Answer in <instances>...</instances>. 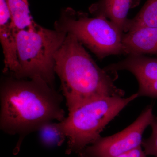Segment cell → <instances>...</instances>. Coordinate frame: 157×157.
<instances>
[{"label": "cell", "instance_id": "6da1fadb", "mask_svg": "<svg viewBox=\"0 0 157 157\" xmlns=\"http://www.w3.org/2000/svg\"><path fill=\"white\" fill-rule=\"evenodd\" d=\"M0 100V129L19 137L14 154L18 153L26 136L37 132L46 123L62 121L66 117L62 107L63 96L40 77L4 76L1 80Z\"/></svg>", "mask_w": 157, "mask_h": 157}, {"label": "cell", "instance_id": "7a4b0ae2", "mask_svg": "<svg viewBox=\"0 0 157 157\" xmlns=\"http://www.w3.org/2000/svg\"><path fill=\"white\" fill-rule=\"evenodd\" d=\"M55 71L69 111L95 98L124 95L114 84L112 73L100 68L72 34H67L55 55Z\"/></svg>", "mask_w": 157, "mask_h": 157}, {"label": "cell", "instance_id": "3957f363", "mask_svg": "<svg viewBox=\"0 0 157 157\" xmlns=\"http://www.w3.org/2000/svg\"><path fill=\"white\" fill-rule=\"evenodd\" d=\"M138 97L137 93L127 98L103 97L84 102L69 111L59 122L67 139L66 153L78 154L99 139L101 132L127 105Z\"/></svg>", "mask_w": 157, "mask_h": 157}, {"label": "cell", "instance_id": "277c9868", "mask_svg": "<svg viewBox=\"0 0 157 157\" xmlns=\"http://www.w3.org/2000/svg\"><path fill=\"white\" fill-rule=\"evenodd\" d=\"M67 34L39 25L35 29L17 31V65L12 73L6 75L19 78L40 77L54 87L55 55Z\"/></svg>", "mask_w": 157, "mask_h": 157}, {"label": "cell", "instance_id": "5b68a950", "mask_svg": "<svg viewBox=\"0 0 157 157\" xmlns=\"http://www.w3.org/2000/svg\"><path fill=\"white\" fill-rule=\"evenodd\" d=\"M54 29L73 35L98 59L124 54L123 32L105 17H89L87 13L68 7L62 10Z\"/></svg>", "mask_w": 157, "mask_h": 157}, {"label": "cell", "instance_id": "8992f818", "mask_svg": "<svg viewBox=\"0 0 157 157\" xmlns=\"http://www.w3.org/2000/svg\"><path fill=\"white\" fill-rule=\"evenodd\" d=\"M152 107L148 106L128 127L117 134L100 137L78 154L79 157H116L141 146L144 132L155 120Z\"/></svg>", "mask_w": 157, "mask_h": 157}, {"label": "cell", "instance_id": "52a82bcc", "mask_svg": "<svg viewBox=\"0 0 157 157\" xmlns=\"http://www.w3.org/2000/svg\"><path fill=\"white\" fill-rule=\"evenodd\" d=\"M104 69L112 73L119 70L129 71L138 81V97L157 98V58L149 57L144 55H128L124 59Z\"/></svg>", "mask_w": 157, "mask_h": 157}, {"label": "cell", "instance_id": "ba28073f", "mask_svg": "<svg viewBox=\"0 0 157 157\" xmlns=\"http://www.w3.org/2000/svg\"><path fill=\"white\" fill-rule=\"evenodd\" d=\"M15 29L6 0H0V41L4 55L3 73L10 74L17 63Z\"/></svg>", "mask_w": 157, "mask_h": 157}, {"label": "cell", "instance_id": "9c48e42d", "mask_svg": "<svg viewBox=\"0 0 157 157\" xmlns=\"http://www.w3.org/2000/svg\"><path fill=\"white\" fill-rule=\"evenodd\" d=\"M124 55L157 54V28H141L124 33Z\"/></svg>", "mask_w": 157, "mask_h": 157}, {"label": "cell", "instance_id": "30bf717a", "mask_svg": "<svg viewBox=\"0 0 157 157\" xmlns=\"http://www.w3.org/2000/svg\"><path fill=\"white\" fill-rule=\"evenodd\" d=\"M133 2V0H100L90 7L89 11L94 17L107 18L124 33Z\"/></svg>", "mask_w": 157, "mask_h": 157}, {"label": "cell", "instance_id": "8fae6325", "mask_svg": "<svg viewBox=\"0 0 157 157\" xmlns=\"http://www.w3.org/2000/svg\"><path fill=\"white\" fill-rule=\"evenodd\" d=\"M11 20L17 32L35 29L38 25L33 19L29 4L23 0H6Z\"/></svg>", "mask_w": 157, "mask_h": 157}, {"label": "cell", "instance_id": "7c38bea8", "mask_svg": "<svg viewBox=\"0 0 157 157\" xmlns=\"http://www.w3.org/2000/svg\"><path fill=\"white\" fill-rule=\"evenodd\" d=\"M144 27L157 28V0L147 1L138 14L129 19L125 33Z\"/></svg>", "mask_w": 157, "mask_h": 157}, {"label": "cell", "instance_id": "4fadbf2b", "mask_svg": "<svg viewBox=\"0 0 157 157\" xmlns=\"http://www.w3.org/2000/svg\"><path fill=\"white\" fill-rule=\"evenodd\" d=\"M37 132L40 142L46 147L61 146L67 139L60 129L59 123L48 122L43 125Z\"/></svg>", "mask_w": 157, "mask_h": 157}, {"label": "cell", "instance_id": "5bb4252c", "mask_svg": "<svg viewBox=\"0 0 157 157\" xmlns=\"http://www.w3.org/2000/svg\"><path fill=\"white\" fill-rule=\"evenodd\" d=\"M151 126L152 133L150 137L143 139L141 146L143 147L146 155H153L157 153V119H155Z\"/></svg>", "mask_w": 157, "mask_h": 157}, {"label": "cell", "instance_id": "9a60e30c", "mask_svg": "<svg viewBox=\"0 0 157 157\" xmlns=\"http://www.w3.org/2000/svg\"><path fill=\"white\" fill-rule=\"evenodd\" d=\"M116 157H128V152H127L126 153L117 156Z\"/></svg>", "mask_w": 157, "mask_h": 157}, {"label": "cell", "instance_id": "2e32d148", "mask_svg": "<svg viewBox=\"0 0 157 157\" xmlns=\"http://www.w3.org/2000/svg\"><path fill=\"white\" fill-rule=\"evenodd\" d=\"M23 1L24 2H25L27 3V4H29L28 1V0H23Z\"/></svg>", "mask_w": 157, "mask_h": 157}, {"label": "cell", "instance_id": "e0dca14e", "mask_svg": "<svg viewBox=\"0 0 157 157\" xmlns=\"http://www.w3.org/2000/svg\"><path fill=\"white\" fill-rule=\"evenodd\" d=\"M154 156L157 157V153H156L154 155Z\"/></svg>", "mask_w": 157, "mask_h": 157}, {"label": "cell", "instance_id": "ac0fdd59", "mask_svg": "<svg viewBox=\"0 0 157 157\" xmlns=\"http://www.w3.org/2000/svg\"></svg>", "mask_w": 157, "mask_h": 157}]
</instances>
